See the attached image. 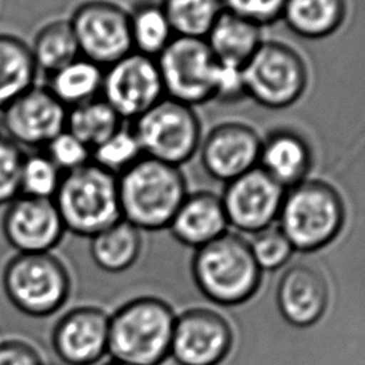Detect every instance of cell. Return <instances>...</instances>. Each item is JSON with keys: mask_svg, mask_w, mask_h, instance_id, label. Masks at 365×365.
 I'll use <instances>...</instances> for the list:
<instances>
[{"mask_svg": "<svg viewBox=\"0 0 365 365\" xmlns=\"http://www.w3.org/2000/svg\"><path fill=\"white\" fill-rule=\"evenodd\" d=\"M285 191L259 167L225 182L220 197L228 225L255 234L277 224Z\"/></svg>", "mask_w": 365, "mask_h": 365, "instance_id": "obj_13", "label": "cell"}, {"mask_svg": "<svg viewBox=\"0 0 365 365\" xmlns=\"http://www.w3.org/2000/svg\"><path fill=\"white\" fill-rule=\"evenodd\" d=\"M228 228L221 197L211 191L188 192L168 225L178 242L195 250L221 237Z\"/></svg>", "mask_w": 365, "mask_h": 365, "instance_id": "obj_20", "label": "cell"}, {"mask_svg": "<svg viewBox=\"0 0 365 365\" xmlns=\"http://www.w3.org/2000/svg\"><path fill=\"white\" fill-rule=\"evenodd\" d=\"M67 108L46 86H33L1 108L3 134L21 148H44L66 130Z\"/></svg>", "mask_w": 365, "mask_h": 365, "instance_id": "obj_14", "label": "cell"}, {"mask_svg": "<svg viewBox=\"0 0 365 365\" xmlns=\"http://www.w3.org/2000/svg\"><path fill=\"white\" fill-rule=\"evenodd\" d=\"M30 50L38 71H44L46 76L80 56L68 19H56L43 24L37 30Z\"/></svg>", "mask_w": 365, "mask_h": 365, "instance_id": "obj_26", "label": "cell"}, {"mask_svg": "<svg viewBox=\"0 0 365 365\" xmlns=\"http://www.w3.org/2000/svg\"><path fill=\"white\" fill-rule=\"evenodd\" d=\"M123 118L101 97L67 110L66 130L91 150L123 125Z\"/></svg>", "mask_w": 365, "mask_h": 365, "instance_id": "obj_28", "label": "cell"}, {"mask_svg": "<svg viewBox=\"0 0 365 365\" xmlns=\"http://www.w3.org/2000/svg\"><path fill=\"white\" fill-rule=\"evenodd\" d=\"M68 20L80 56L103 68L133 51L128 10L115 1L88 0Z\"/></svg>", "mask_w": 365, "mask_h": 365, "instance_id": "obj_10", "label": "cell"}, {"mask_svg": "<svg viewBox=\"0 0 365 365\" xmlns=\"http://www.w3.org/2000/svg\"><path fill=\"white\" fill-rule=\"evenodd\" d=\"M43 153L63 174L77 170L91 161V148L67 130H63L50 140L44 145Z\"/></svg>", "mask_w": 365, "mask_h": 365, "instance_id": "obj_33", "label": "cell"}, {"mask_svg": "<svg viewBox=\"0 0 365 365\" xmlns=\"http://www.w3.org/2000/svg\"><path fill=\"white\" fill-rule=\"evenodd\" d=\"M128 16L133 51L155 58L175 37L160 3L141 1Z\"/></svg>", "mask_w": 365, "mask_h": 365, "instance_id": "obj_27", "label": "cell"}, {"mask_svg": "<svg viewBox=\"0 0 365 365\" xmlns=\"http://www.w3.org/2000/svg\"><path fill=\"white\" fill-rule=\"evenodd\" d=\"M104 68L78 56L47 76L46 87L68 110L100 97Z\"/></svg>", "mask_w": 365, "mask_h": 365, "instance_id": "obj_25", "label": "cell"}, {"mask_svg": "<svg viewBox=\"0 0 365 365\" xmlns=\"http://www.w3.org/2000/svg\"><path fill=\"white\" fill-rule=\"evenodd\" d=\"M175 36L205 38L222 13L221 0H161L160 1Z\"/></svg>", "mask_w": 365, "mask_h": 365, "instance_id": "obj_29", "label": "cell"}, {"mask_svg": "<svg viewBox=\"0 0 365 365\" xmlns=\"http://www.w3.org/2000/svg\"><path fill=\"white\" fill-rule=\"evenodd\" d=\"M258 167L288 190L308 178L312 167L311 145L292 128H275L262 137Z\"/></svg>", "mask_w": 365, "mask_h": 365, "instance_id": "obj_19", "label": "cell"}, {"mask_svg": "<svg viewBox=\"0 0 365 365\" xmlns=\"http://www.w3.org/2000/svg\"><path fill=\"white\" fill-rule=\"evenodd\" d=\"M103 365H130V364H125V362H120V361H115V359H111Z\"/></svg>", "mask_w": 365, "mask_h": 365, "instance_id": "obj_38", "label": "cell"}, {"mask_svg": "<svg viewBox=\"0 0 365 365\" xmlns=\"http://www.w3.org/2000/svg\"><path fill=\"white\" fill-rule=\"evenodd\" d=\"M345 218L339 191L327 181L307 178L285 191L277 225L295 251L314 252L341 234Z\"/></svg>", "mask_w": 365, "mask_h": 365, "instance_id": "obj_4", "label": "cell"}, {"mask_svg": "<svg viewBox=\"0 0 365 365\" xmlns=\"http://www.w3.org/2000/svg\"><path fill=\"white\" fill-rule=\"evenodd\" d=\"M346 0H285L281 20L304 38H325L345 21Z\"/></svg>", "mask_w": 365, "mask_h": 365, "instance_id": "obj_23", "label": "cell"}, {"mask_svg": "<svg viewBox=\"0 0 365 365\" xmlns=\"http://www.w3.org/2000/svg\"><path fill=\"white\" fill-rule=\"evenodd\" d=\"M175 314L157 297H137L120 305L108 322L111 359L130 365H160L170 356Z\"/></svg>", "mask_w": 365, "mask_h": 365, "instance_id": "obj_2", "label": "cell"}, {"mask_svg": "<svg viewBox=\"0 0 365 365\" xmlns=\"http://www.w3.org/2000/svg\"><path fill=\"white\" fill-rule=\"evenodd\" d=\"M53 201L66 232L91 238L121 218L117 177L88 163L64 173Z\"/></svg>", "mask_w": 365, "mask_h": 365, "instance_id": "obj_5", "label": "cell"}, {"mask_svg": "<svg viewBox=\"0 0 365 365\" xmlns=\"http://www.w3.org/2000/svg\"><path fill=\"white\" fill-rule=\"evenodd\" d=\"M1 287L17 311L33 318H46L68 301L71 275L53 252L14 254L3 268Z\"/></svg>", "mask_w": 365, "mask_h": 365, "instance_id": "obj_6", "label": "cell"}, {"mask_svg": "<svg viewBox=\"0 0 365 365\" xmlns=\"http://www.w3.org/2000/svg\"><path fill=\"white\" fill-rule=\"evenodd\" d=\"M100 97L123 120H135L164 97L155 58L131 51L106 67Z\"/></svg>", "mask_w": 365, "mask_h": 365, "instance_id": "obj_11", "label": "cell"}, {"mask_svg": "<svg viewBox=\"0 0 365 365\" xmlns=\"http://www.w3.org/2000/svg\"><path fill=\"white\" fill-rule=\"evenodd\" d=\"M37 74L30 44L14 34L0 33V110L36 86Z\"/></svg>", "mask_w": 365, "mask_h": 365, "instance_id": "obj_24", "label": "cell"}, {"mask_svg": "<svg viewBox=\"0 0 365 365\" xmlns=\"http://www.w3.org/2000/svg\"><path fill=\"white\" fill-rule=\"evenodd\" d=\"M155 61L165 97L191 107L212 100L218 61L204 38L175 36Z\"/></svg>", "mask_w": 365, "mask_h": 365, "instance_id": "obj_9", "label": "cell"}, {"mask_svg": "<svg viewBox=\"0 0 365 365\" xmlns=\"http://www.w3.org/2000/svg\"><path fill=\"white\" fill-rule=\"evenodd\" d=\"M61 177L63 173L43 151L26 154L20 170V195L53 200Z\"/></svg>", "mask_w": 365, "mask_h": 365, "instance_id": "obj_31", "label": "cell"}, {"mask_svg": "<svg viewBox=\"0 0 365 365\" xmlns=\"http://www.w3.org/2000/svg\"><path fill=\"white\" fill-rule=\"evenodd\" d=\"M3 134V121H1V110H0V135Z\"/></svg>", "mask_w": 365, "mask_h": 365, "instance_id": "obj_39", "label": "cell"}, {"mask_svg": "<svg viewBox=\"0 0 365 365\" xmlns=\"http://www.w3.org/2000/svg\"><path fill=\"white\" fill-rule=\"evenodd\" d=\"M224 10L264 27L281 20L285 0H221Z\"/></svg>", "mask_w": 365, "mask_h": 365, "instance_id": "obj_35", "label": "cell"}, {"mask_svg": "<svg viewBox=\"0 0 365 365\" xmlns=\"http://www.w3.org/2000/svg\"><path fill=\"white\" fill-rule=\"evenodd\" d=\"M248 244L261 271H274L281 268L295 252L292 244L277 224L252 234Z\"/></svg>", "mask_w": 365, "mask_h": 365, "instance_id": "obj_32", "label": "cell"}, {"mask_svg": "<svg viewBox=\"0 0 365 365\" xmlns=\"http://www.w3.org/2000/svg\"><path fill=\"white\" fill-rule=\"evenodd\" d=\"M234 332L220 312L195 307L175 315L170 356L178 365H220L231 352Z\"/></svg>", "mask_w": 365, "mask_h": 365, "instance_id": "obj_12", "label": "cell"}, {"mask_svg": "<svg viewBox=\"0 0 365 365\" xmlns=\"http://www.w3.org/2000/svg\"><path fill=\"white\" fill-rule=\"evenodd\" d=\"M329 304V288L324 275L314 267H289L277 285V305L282 318L298 328L317 324Z\"/></svg>", "mask_w": 365, "mask_h": 365, "instance_id": "obj_18", "label": "cell"}, {"mask_svg": "<svg viewBox=\"0 0 365 365\" xmlns=\"http://www.w3.org/2000/svg\"><path fill=\"white\" fill-rule=\"evenodd\" d=\"M204 40L218 63L235 67H244L264 41L261 26L227 10H222Z\"/></svg>", "mask_w": 365, "mask_h": 365, "instance_id": "obj_21", "label": "cell"}, {"mask_svg": "<svg viewBox=\"0 0 365 365\" xmlns=\"http://www.w3.org/2000/svg\"><path fill=\"white\" fill-rule=\"evenodd\" d=\"M1 232L16 254L53 252L66 232L51 198L19 195L4 208Z\"/></svg>", "mask_w": 365, "mask_h": 365, "instance_id": "obj_15", "label": "cell"}, {"mask_svg": "<svg viewBox=\"0 0 365 365\" xmlns=\"http://www.w3.org/2000/svg\"><path fill=\"white\" fill-rule=\"evenodd\" d=\"M131 130L145 157L177 167L198 153L202 138L194 107L165 96L133 120Z\"/></svg>", "mask_w": 365, "mask_h": 365, "instance_id": "obj_8", "label": "cell"}, {"mask_svg": "<svg viewBox=\"0 0 365 365\" xmlns=\"http://www.w3.org/2000/svg\"><path fill=\"white\" fill-rule=\"evenodd\" d=\"M262 137L241 121L214 125L200 143L201 165L208 175L224 184L258 167Z\"/></svg>", "mask_w": 365, "mask_h": 365, "instance_id": "obj_16", "label": "cell"}, {"mask_svg": "<svg viewBox=\"0 0 365 365\" xmlns=\"http://www.w3.org/2000/svg\"><path fill=\"white\" fill-rule=\"evenodd\" d=\"M110 314L96 305L67 311L54 324L51 348L64 365H96L108 354Z\"/></svg>", "mask_w": 365, "mask_h": 365, "instance_id": "obj_17", "label": "cell"}, {"mask_svg": "<svg viewBox=\"0 0 365 365\" xmlns=\"http://www.w3.org/2000/svg\"><path fill=\"white\" fill-rule=\"evenodd\" d=\"M121 218L140 231L168 228L188 194L180 167L143 155L117 177Z\"/></svg>", "mask_w": 365, "mask_h": 365, "instance_id": "obj_1", "label": "cell"}, {"mask_svg": "<svg viewBox=\"0 0 365 365\" xmlns=\"http://www.w3.org/2000/svg\"><path fill=\"white\" fill-rule=\"evenodd\" d=\"M143 155V150L131 127L121 125L91 150V163L118 177Z\"/></svg>", "mask_w": 365, "mask_h": 365, "instance_id": "obj_30", "label": "cell"}, {"mask_svg": "<svg viewBox=\"0 0 365 365\" xmlns=\"http://www.w3.org/2000/svg\"><path fill=\"white\" fill-rule=\"evenodd\" d=\"M247 97L257 104L281 110L297 103L309 81L302 56L291 46L264 40L242 67Z\"/></svg>", "mask_w": 365, "mask_h": 365, "instance_id": "obj_7", "label": "cell"}, {"mask_svg": "<svg viewBox=\"0 0 365 365\" xmlns=\"http://www.w3.org/2000/svg\"><path fill=\"white\" fill-rule=\"evenodd\" d=\"M0 365H46L40 351L19 338L0 341Z\"/></svg>", "mask_w": 365, "mask_h": 365, "instance_id": "obj_37", "label": "cell"}, {"mask_svg": "<svg viewBox=\"0 0 365 365\" xmlns=\"http://www.w3.org/2000/svg\"><path fill=\"white\" fill-rule=\"evenodd\" d=\"M191 272L202 295L224 307L251 299L262 279L248 241L231 231L195 250Z\"/></svg>", "mask_w": 365, "mask_h": 365, "instance_id": "obj_3", "label": "cell"}, {"mask_svg": "<svg viewBox=\"0 0 365 365\" xmlns=\"http://www.w3.org/2000/svg\"><path fill=\"white\" fill-rule=\"evenodd\" d=\"M143 231L120 218L113 225L93 235L90 240V257L103 271L118 274L131 268L143 250Z\"/></svg>", "mask_w": 365, "mask_h": 365, "instance_id": "obj_22", "label": "cell"}, {"mask_svg": "<svg viewBox=\"0 0 365 365\" xmlns=\"http://www.w3.org/2000/svg\"><path fill=\"white\" fill-rule=\"evenodd\" d=\"M24 150L4 134L0 135V205H7L20 195V170Z\"/></svg>", "mask_w": 365, "mask_h": 365, "instance_id": "obj_34", "label": "cell"}, {"mask_svg": "<svg viewBox=\"0 0 365 365\" xmlns=\"http://www.w3.org/2000/svg\"><path fill=\"white\" fill-rule=\"evenodd\" d=\"M245 97H247V93H245L242 67L218 63L212 100L222 101V103H234Z\"/></svg>", "mask_w": 365, "mask_h": 365, "instance_id": "obj_36", "label": "cell"}]
</instances>
